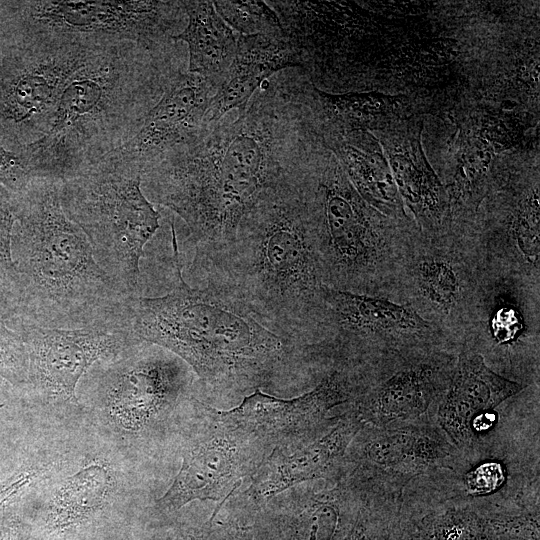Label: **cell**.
Masks as SVG:
<instances>
[{"instance_id":"1","label":"cell","mask_w":540,"mask_h":540,"mask_svg":"<svg viewBox=\"0 0 540 540\" xmlns=\"http://www.w3.org/2000/svg\"><path fill=\"white\" fill-rule=\"evenodd\" d=\"M298 68L265 81L246 106L194 144L142 171L141 188L187 225L193 265L233 244L241 218L270 190L302 172L326 150L301 88Z\"/></svg>"},{"instance_id":"2","label":"cell","mask_w":540,"mask_h":540,"mask_svg":"<svg viewBox=\"0 0 540 540\" xmlns=\"http://www.w3.org/2000/svg\"><path fill=\"white\" fill-rule=\"evenodd\" d=\"M170 227L176 285L164 296L128 299L131 331L181 358L215 398L246 397L308 365L302 346L263 325L230 288L210 280L190 287L173 222Z\"/></svg>"},{"instance_id":"3","label":"cell","mask_w":540,"mask_h":540,"mask_svg":"<svg viewBox=\"0 0 540 540\" xmlns=\"http://www.w3.org/2000/svg\"><path fill=\"white\" fill-rule=\"evenodd\" d=\"M186 68L181 42L109 46L74 73L46 134L21 148L32 177L68 179L128 142Z\"/></svg>"},{"instance_id":"4","label":"cell","mask_w":540,"mask_h":540,"mask_svg":"<svg viewBox=\"0 0 540 540\" xmlns=\"http://www.w3.org/2000/svg\"><path fill=\"white\" fill-rule=\"evenodd\" d=\"M310 167L267 192L241 218L228 250L193 265L206 280L233 290L263 325L303 348L319 322L324 286L303 186Z\"/></svg>"},{"instance_id":"5","label":"cell","mask_w":540,"mask_h":540,"mask_svg":"<svg viewBox=\"0 0 540 540\" xmlns=\"http://www.w3.org/2000/svg\"><path fill=\"white\" fill-rule=\"evenodd\" d=\"M60 182L33 177L14 192L12 257L21 326H128L126 296L98 264L82 229L64 213Z\"/></svg>"},{"instance_id":"6","label":"cell","mask_w":540,"mask_h":540,"mask_svg":"<svg viewBox=\"0 0 540 540\" xmlns=\"http://www.w3.org/2000/svg\"><path fill=\"white\" fill-rule=\"evenodd\" d=\"M303 186L323 284L391 300L399 258L419 228L373 209L328 149L307 171Z\"/></svg>"},{"instance_id":"7","label":"cell","mask_w":540,"mask_h":540,"mask_svg":"<svg viewBox=\"0 0 540 540\" xmlns=\"http://www.w3.org/2000/svg\"><path fill=\"white\" fill-rule=\"evenodd\" d=\"M141 170L107 155L60 181L66 216L87 236L95 258L128 297L139 292V263L159 228L160 214L146 198Z\"/></svg>"},{"instance_id":"8","label":"cell","mask_w":540,"mask_h":540,"mask_svg":"<svg viewBox=\"0 0 540 540\" xmlns=\"http://www.w3.org/2000/svg\"><path fill=\"white\" fill-rule=\"evenodd\" d=\"M322 300L314 336L304 349L308 363L316 368L373 365L422 350H461L409 305L325 285Z\"/></svg>"},{"instance_id":"9","label":"cell","mask_w":540,"mask_h":540,"mask_svg":"<svg viewBox=\"0 0 540 540\" xmlns=\"http://www.w3.org/2000/svg\"><path fill=\"white\" fill-rule=\"evenodd\" d=\"M186 25L182 1L41 0L0 2V29L18 37L158 48Z\"/></svg>"},{"instance_id":"10","label":"cell","mask_w":540,"mask_h":540,"mask_svg":"<svg viewBox=\"0 0 540 540\" xmlns=\"http://www.w3.org/2000/svg\"><path fill=\"white\" fill-rule=\"evenodd\" d=\"M479 274L480 261L464 229L451 225L435 235L417 229L399 258L391 301L409 305L462 348Z\"/></svg>"},{"instance_id":"11","label":"cell","mask_w":540,"mask_h":540,"mask_svg":"<svg viewBox=\"0 0 540 540\" xmlns=\"http://www.w3.org/2000/svg\"><path fill=\"white\" fill-rule=\"evenodd\" d=\"M107 47L1 33L0 141L16 153L43 137L74 73Z\"/></svg>"},{"instance_id":"12","label":"cell","mask_w":540,"mask_h":540,"mask_svg":"<svg viewBox=\"0 0 540 540\" xmlns=\"http://www.w3.org/2000/svg\"><path fill=\"white\" fill-rule=\"evenodd\" d=\"M462 347L479 354L502 377L539 386L540 283L480 266Z\"/></svg>"},{"instance_id":"13","label":"cell","mask_w":540,"mask_h":540,"mask_svg":"<svg viewBox=\"0 0 540 540\" xmlns=\"http://www.w3.org/2000/svg\"><path fill=\"white\" fill-rule=\"evenodd\" d=\"M463 461L433 416L393 427L363 424L346 450L338 480L361 499L402 503L412 482L456 471Z\"/></svg>"},{"instance_id":"14","label":"cell","mask_w":540,"mask_h":540,"mask_svg":"<svg viewBox=\"0 0 540 540\" xmlns=\"http://www.w3.org/2000/svg\"><path fill=\"white\" fill-rule=\"evenodd\" d=\"M194 417L182 450V465L168 490L156 500L158 514L192 501H228L250 479L269 451L224 414L195 397Z\"/></svg>"},{"instance_id":"15","label":"cell","mask_w":540,"mask_h":540,"mask_svg":"<svg viewBox=\"0 0 540 540\" xmlns=\"http://www.w3.org/2000/svg\"><path fill=\"white\" fill-rule=\"evenodd\" d=\"M100 363L104 368L96 377L99 396L126 430L150 429L193 397L192 369L158 345L140 341L116 359Z\"/></svg>"},{"instance_id":"16","label":"cell","mask_w":540,"mask_h":540,"mask_svg":"<svg viewBox=\"0 0 540 540\" xmlns=\"http://www.w3.org/2000/svg\"><path fill=\"white\" fill-rule=\"evenodd\" d=\"M367 365H330L320 381L300 396L283 399L255 390L225 416L255 437L269 453L277 447L304 441L327 430L339 414L365 389Z\"/></svg>"},{"instance_id":"17","label":"cell","mask_w":540,"mask_h":540,"mask_svg":"<svg viewBox=\"0 0 540 540\" xmlns=\"http://www.w3.org/2000/svg\"><path fill=\"white\" fill-rule=\"evenodd\" d=\"M457 355L422 350L384 358L371 365L365 389L349 406L363 424L380 428L435 417Z\"/></svg>"},{"instance_id":"18","label":"cell","mask_w":540,"mask_h":540,"mask_svg":"<svg viewBox=\"0 0 540 540\" xmlns=\"http://www.w3.org/2000/svg\"><path fill=\"white\" fill-rule=\"evenodd\" d=\"M28 356V385L43 395L77 403L76 388L98 362L116 359L141 340L125 327L82 329L21 326Z\"/></svg>"},{"instance_id":"19","label":"cell","mask_w":540,"mask_h":540,"mask_svg":"<svg viewBox=\"0 0 540 540\" xmlns=\"http://www.w3.org/2000/svg\"><path fill=\"white\" fill-rule=\"evenodd\" d=\"M499 189L483 212L461 226L473 242L480 266L540 283L538 182L516 181Z\"/></svg>"},{"instance_id":"20","label":"cell","mask_w":540,"mask_h":540,"mask_svg":"<svg viewBox=\"0 0 540 540\" xmlns=\"http://www.w3.org/2000/svg\"><path fill=\"white\" fill-rule=\"evenodd\" d=\"M362 501L343 481L314 480L274 496L254 512L255 540H344Z\"/></svg>"},{"instance_id":"21","label":"cell","mask_w":540,"mask_h":540,"mask_svg":"<svg viewBox=\"0 0 540 540\" xmlns=\"http://www.w3.org/2000/svg\"><path fill=\"white\" fill-rule=\"evenodd\" d=\"M218 86L187 70L169 84L137 133L112 152L141 172L167 154L194 144L206 132L205 116Z\"/></svg>"},{"instance_id":"22","label":"cell","mask_w":540,"mask_h":540,"mask_svg":"<svg viewBox=\"0 0 540 540\" xmlns=\"http://www.w3.org/2000/svg\"><path fill=\"white\" fill-rule=\"evenodd\" d=\"M363 426L347 406L324 432L304 441L274 448L249 479L242 495L255 511L274 496L298 484L337 481L346 450Z\"/></svg>"},{"instance_id":"23","label":"cell","mask_w":540,"mask_h":540,"mask_svg":"<svg viewBox=\"0 0 540 540\" xmlns=\"http://www.w3.org/2000/svg\"><path fill=\"white\" fill-rule=\"evenodd\" d=\"M527 387L495 373L479 354L462 347L435 420L450 442L463 454H469L473 450L472 421L496 410Z\"/></svg>"},{"instance_id":"24","label":"cell","mask_w":540,"mask_h":540,"mask_svg":"<svg viewBox=\"0 0 540 540\" xmlns=\"http://www.w3.org/2000/svg\"><path fill=\"white\" fill-rule=\"evenodd\" d=\"M290 68H300V61L285 36L239 35L234 59L207 110L206 128L246 106L265 81Z\"/></svg>"},{"instance_id":"25","label":"cell","mask_w":540,"mask_h":540,"mask_svg":"<svg viewBox=\"0 0 540 540\" xmlns=\"http://www.w3.org/2000/svg\"><path fill=\"white\" fill-rule=\"evenodd\" d=\"M182 2L186 25L172 39L187 45V71L219 88L234 59L239 35L218 15L212 1Z\"/></svg>"},{"instance_id":"26","label":"cell","mask_w":540,"mask_h":540,"mask_svg":"<svg viewBox=\"0 0 540 540\" xmlns=\"http://www.w3.org/2000/svg\"><path fill=\"white\" fill-rule=\"evenodd\" d=\"M112 486L108 467L90 463L67 478L54 494L45 516V530L60 536L89 523L104 507Z\"/></svg>"},{"instance_id":"27","label":"cell","mask_w":540,"mask_h":540,"mask_svg":"<svg viewBox=\"0 0 540 540\" xmlns=\"http://www.w3.org/2000/svg\"><path fill=\"white\" fill-rule=\"evenodd\" d=\"M14 193L0 185V317L14 329L19 315L18 273L12 257Z\"/></svg>"},{"instance_id":"28","label":"cell","mask_w":540,"mask_h":540,"mask_svg":"<svg viewBox=\"0 0 540 540\" xmlns=\"http://www.w3.org/2000/svg\"><path fill=\"white\" fill-rule=\"evenodd\" d=\"M218 15L238 35L284 36L277 13L265 1H212Z\"/></svg>"},{"instance_id":"29","label":"cell","mask_w":540,"mask_h":540,"mask_svg":"<svg viewBox=\"0 0 540 540\" xmlns=\"http://www.w3.org/2000/svg\"><path fill=\"white\" fill-rule=\"evenodd\" d=\"M0 377L14 387L28 384V356L23 340L1 317Z\"/></svg>"},{"instance_id":"30","label":"cell","mask_w":540,"mask_h":540,"mask_svg":"<svg viewBox=\"0 0 540 540\" xmlns=\"http://www.w3.org/2000/svg\"><path fill=\"white\" fill-rule=\"evenodd\" d=\"M32 178L20 155L0 144V185L19 192Z\"/></svg>"},{"instance_id":"31","label":"cell","mask_w":540,"mask_h":540,"mask_svg":"<svg viewBox=\"0 0 540 540\" xmlns=\"http://www.w3.org/2000/svg\"><path fill=\"white\" fill-rule=\"evenodd\" d=\"M210 540H255L252 526L236 520L218 522L213 526Z\"/></svg>"},{"instance_id":"32","label":"cell","mask_w":540,"mask_h":540,"mask_svg":"<svg viewBox=\"0 0 540 540\" xmlns=\"http://www.w3.org/2000/svg\"><path fill=\"white\" fill-rule=\"evenodd\" d=\"M34 470L15 474L0 486V510L22 492L36 477Z\"/></svg>"},{"instance_id":"33","label":"cell","mask_w":540,"mask_h":540,"mask_svg":"<svg viewBox=\"0 0 540 540\" xmlns=\"http://www.w3.org/2000/svg\"><path fill=\"white\" fill-rule=\"evenodd\" d=\"M225 501L218 502L212 514L203 523L179 530L170 540H209L215 519Z\"/></svg>"},{"instance_id":"34","label":"cell","mask_w":540,"mask_h":540,"mask_svg":"<svg viewBox=\"0 0 540 540\" xmlns=\"http://www.w3.org/2000/svg\"><path fill=\"white\" fill-rule=\"evenodd\" d=\"M0 540H30L27 529L15 516L6 515L0 525Z\"/></svg>"},{"instance_id":"35","label":"cell","mask_w":540,"mask_h":540,"mask_svg":"<svg viewBox=\"0 0 540 540\" xmlns=\"http://www.w3.org/2000/svg\"><path fill=\"white\" fill-rule=\"evenodd\" d=\"M391 540H397L396 536H393V538Z\"/></svg>"},{"instance_id":"36","label":"cell","mask_w":540,"mask_h":540,"mask_svg":"<svg viewBox=\"0 0 540 540\" xmlns=\"http://www.w3.org/2000/svg\"><path fill=\"white\" fill-rule=\"evenodd\" d=\"M0 40H1V38H0Z\"/></svg>"}]
</instances>
